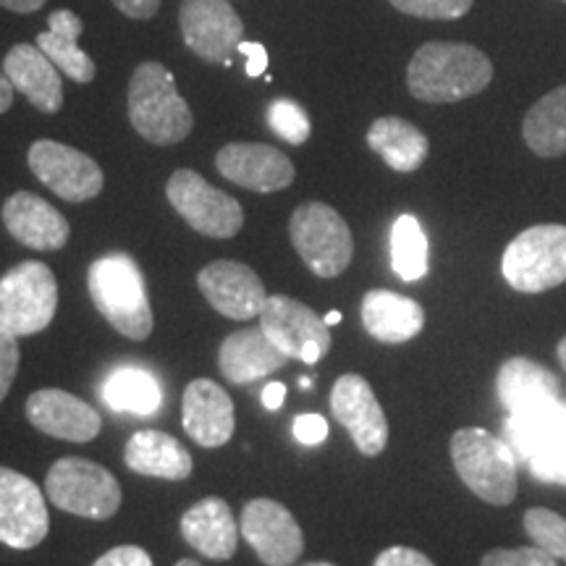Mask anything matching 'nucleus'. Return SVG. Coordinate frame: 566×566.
Wrapping results in <instances>:
<instances>
[{
  "mask_svg": "<svg viewBox=\"0 0 566 566\" xmlns=\"http://www.w3.org/2000/svg\"><path fill=\"white\" fill-rule=\"evenodd\" d=\"M493 80V63L475 45L424 42L407 66L412 97L430 105L459 103L480 95Z\"/></svg>",
  "mask_w": 566,
  "mask_h": 566,
  "instance_id": "f257e3e1",
  "label": "nucleus"
},
{
  "mask_svg": "<svg viewBox=\"0 0 566 566\" xmlns=\"http://www.w3.org/2000/svg\"><path fill=\"white\" fill-rule=\"evenodd\" d=\"M504 441L543 483L566 485V405L562 396L530 401L509 412Z\"/></svg>",
  "mask_w": 566,
  "mask_h": 566,
  "instance_id": "f03ea898",
  "label": "nucleus"
},
{
  "mask_svg": "<svg viewBox=\"0 0 566 566\" xmlns=\"http://www.w3.org/2000/svg\"><path fill=\"white\" fill-rule=\"evenodd\" d=\"M90 300L118 334L145 342L153 334V307L147 300L145 275L129 254L113 252L95 260L87 273Z\"/></svg>",
  "mask_w": 566,
  "mask_h": 566,
  "instance_id": "7ed1b4c3",
  "label": "nucleus"
},
{
  "mask_svg": "<svg viewBox=\"0 0 566 566\" xmlns=\"http://www.w3.org/2000/svg\"><path fill=\"white\" fill-rule=\"evenodd\" d=\"M129 122L142 139L171 147L192 134L195 116L176 90L174 74L158 61L134 69L129 82Z\"/></svg>",
  "mask_w": 566,
  "mask_h": 566,
  "instance_id": "20e7f679",
  "label": "nucleus"
},
{
  "mask_svg": "<svg viewBox=\"0 0 566 566\" xmlns=\"http://www.w3.org/2000/svg\"><path fill=\"white\" fill-rule=\"evenodd\" d=\"M457 475L478 499L493 506L512 504L516 495V457L506 441L483 428H462L451 438Z\"/></svg>",
  "mask_w": 566,
  "mask_h": 566,
  "instance_id": "39448f33",
  "label": "nucleus"
},
{
  "mask_svg": "<svg viewBox=\"0 0 566 566\" xmlns=\"http://www.w3.org/2000/svg\"><path fill=\"white\" fill-rule=\"evenodd\" d=\"M501 271L512 289L541 294L566 281V226L541 223L516 233L509 242Z\"/></svg>",
  "mask_w": 566,
  "mask_h": 566,
  "instance_id": "423d86ee",
  "label": "nucleus"
},
{
  "mask_svg": "<svg viewBox=\"0 0 566 566\" xmlns=\"http://www.w3.org/2000/svg\"><path fill=\"white\" fill-rule=\"evenodd\" d=\"M59 310V283L51 268L27 260L0 279V331L34 336L53 323Z\"/></svg>",
  "mask_w": 566,
  "mask_h": 566,
  "instance_id": "0eeeda50",
  "label": "nucleus"
},
{
  "mask_svg": "<svg viewBox=\"0 0 566 566\" xmlns=\"http://www.w3.org/2000/svg\"><path fill=\"white\" fill-rule=\"evenodd\" d=\"M45 493L55 509L84 520H111L122 509V485L103 464L63 457L45 478Z\"/></svg>",
  "mask_w": 566,
  "mask_h": 566,
  "instance_id": "6e6552de",
  "label": "nucleus"
},
{
  "mask_svg": "<svg viewBox=\"0 0 566 566\" xmlns=\"http://www.w3.org/2000/svg\"><path fill=\"white\" fill-rule=\"evenodd\" d=\"M292 244L317 279H336L354 258L349 223L325 202H304L289 221Z\"/></svg>",
  "mask_w": 566,
  "mask_h": 566,
  "instance_id": "1a4fd4ad",
  "label": "nucleus"
},
{
  "mask_svg": "<svg viewBox=\"0 0 566 566\" xmlns=\"http://www.w3.org/2000/svg\"><path fill=\"white\" fill-rule=\"evenodd\" d=\"M166 197L171 208L202 237L231 239L242 231V205L205 181L197 171L179 168L166 184Z\"/></svg>",
  "mask_w": 566,
  "mask_h": 566,
  "instance_id": "9d476101",
  "label": "nucleus"
},
{
  "mask_svg": "<svg viewBox=\"0 0 566 566\" xmlns=\"http://www.w3.org/2000/svg\"><path fill=\"white\" fill-rule=\"evenodd\" d=\"M260 328L289 359L315 365L331 352V325L313 307L292 296H268L260 313Z\"/></svg>",
  "mask_w": 566,
  "mask_h": 566,
  "instance_id": "9b49d317",
  "label": "nucleus"
},
{
  "mask_svg": "<svg viewBox=\"0 0 566 566\" xmlns=\"http://www.w3.org/2000/svg\"><path fill=\"white\" fill-rule=\"evenodd\" d=\"M179 27L184 45L197 59L221 63L226 69L244 40V21L229 0H181Z\"/></svg>",
  "mask_w": 566,
  "mask_h": 566,
  "instance_id": "f8f14e48",
  "label": "nucleus"
},
{
  "mask_svg": "<svg viewBox=\"0 0 566 566\" xmlns=\"http://www.w3.org/2000/svg\"><path fill=\"white\" fill-rule=\"evenodd\" d=\"M32 174L66 202H87L103 192V168L76 147L38 139L27 153Z\"/></svg>",
  "mask_w": 566,
  "mask_h": 566,
  "instance_id": "ddd939ff",
  "label": "nucleus"
},
{
  "mask_svg": "<svg viewBox=\"0 0 566 566\" xmlns=\"http://www.w3.org/2000/svg\"><path fill=\"white\" fill-rule=\"evenodd\" d=\"M51 530L45 495L30 478L0 467V543L13 551H30Z\"/></svg>",
  "mask_w": 566,
  "mask_h": 566,
  "instance_id": "4468645a",
  "label": "nucleus"
},
{
  "mask_svg": "<svg viewBox=\"0 0 566 566\" xmlns=\"http://www.w3.org/2000/svg\"><path fill=\"white\" fill-rule=\"evenodd\" d=\"M239 530L265 566H292L304 551L300 522L273 499H252L244 506Z\"/></svg>",
  "mask_w": 566,
  "mask_h": 566,
  "instance_id": "2eb2a0df",
  "label": "nucleus"
},
{
  "mask_svg": "<svg viewBox=\"0 0 566 566\" xmlns=\"http://www.w3.org/2000/svg\"><path fill=\"white\" fill-rule=\"evenodd\" d=\"M331 412L349 430L359 454L378 457L388 443V420L384 407L363 375H342L331 391Z\"/></svg>",
  "mask_w": 566,
  "mask_h": 566,
  "instance_id": "dca6fc26",
  "label": "nucleus"
},
{
  "mask_svg": "<svg viewBox=\"0 0 566 566\" xmlns=\"http://www.w3.org/2000/svg\"><path fill=\"white\" fill-rule=\"evenodd\" d=\"M216 168L223 179L250 192L273 195L292 187L294 163L279 147L260 145V142H231L218 150Z\"/></svg>",
  "mask_w": 566,
  "mask_h": 566,
  "instance_id": "f3484780",
  "label": "nucleus"
},
{
  "mask_svg": "<svg viewBox=\"0 0 566 566\" xmlns=\"http://www.w3.org/2000/svg\"><path fill=\"white\" fill-rule=\"evenodd\" d=\"M197 286L210 307L231 321H252L263 313L268 294L265 283L250 265L237 260H216L197 275Z\"/></svg>",
  "mask_w": 566,
  "mask_h": 566,
  "instance_id": "a211bd4d",
  "label": "nucleus"
},
{
  "mask_svg": "<svg viewBox=\"0 0 566 566\" xmlns=\"http://www.w3.org/2000/svg\"><path fill=\"white\" fill-rule=\"evenodd\" d=\"M27 420L40 433L71 443H90L101 433L103 420L97 409L80 396L61 388H40L27 399Z\"/></svg>",
  "mask_w": 566,
  "mask_h": 566,
  "instance_id": "6ab92c4d",
  "label": "nucleus"
},
{
  "mask_svg": "<svg viewBox=\"0 0 566 566\" xmlns=\"http://www.w3.org/2000/svg\"><path fill=\"white\" fill-rule=\"evenodd\" d=\"M181 424L187 436L202 449H218L229 443L237 428L229 391L208 378L192 380L184 391Z\"/></svg>",
  "mask_w": 566,
  "mask_h": 566,
  "instance_id": "aec40b11",
  "label": "nucleus"
},
{
  "mask_svg": "<svg viewBox=\"0 0 566 566\" xmlns=\"http://www.w3.org/2000/svg\"><path fill=\"white\" fill-rule=\"evenodd\" d=\"M3 223L19 244L34 252L63 250L71 237L63 212L32 192H17L3 202Z\"/></svg>",
  "mask_w": 566,
  "mask_h": 566,
  "instance_id": "412c9836",
  "label": "nucleus"
},
{
  "mask_svg": "<svg viewBox=\"0 0 566 566\" xmlns=\"http://www.w3.org/2000/svg\"><path fill=\"white\" fill-rule=\"evenodd\" d=\"M286 363V354L265 336L260 325L258 328L233 331L221 344V352H218V367H221L223 378L233 386L258 384V380L281 370Z\"/></svg>",
  "mask_w": 566,
  "mask_h": 566,
  "instance_id": "4be33fe9",
  "label": "nucleus"
},
{
  "mask_svg": "<svg viewBox=\"0 0 566 566\" xmlns=\"http://www.w3.org/2000/svg\"><path fill=\"white\" fill-rule=\"evenodd\" d=\"M239 530L233 520L231 506L218 495L197 501L192 509H187L181 516V537L192 546L197 554L212 562H229L239 548Z\"/></svg>",
  "mask_w": 566,
  "mask_h": 566,
  "instance_id": "5701e85b",
  "label": "nucleus"
},
{
  "mask_svg": "<svg viewBox=\"0 0 566 566\" xmlns=\"http://www.w3.org/2000/svg\"><path fill=\"white\" fill-rule=\"evenodd\" d=\"M3 71L13 90H19L38 111L59 113L63 108L61 69L38 45H30V42L13 45L6 53Z\"/></svg>",
  "mask_w": 566,
  "mask_h": 566,
  "instance_id": "b1692460",
  "label": "nucleus"
},
{
  "mask_svg": "<svg viewBox=\"0 0 566 566\" xmlns=\"http://www.w3.org/2000/svg\"><path fill=\"white\" fill-rule=\"evenodd\" d=\"M363 325L375 342L405 344L422 331L424 310L409 296L373 289L363 300Z\"/></svg>",
  "mask_w": 566,
  "mask_h": 566,
  "instance_id": "393cba45",
  "label": "nucleus"
},
{
  "mask_svg": "<svg viewBox=\"0 0 566 566\" xmlns=\"http://www.w3.org/2000/svg\"><path fill=\"white\" fill-rule=\"evenodd\" d=\"M124 462L132 472L160 480H187L192 475V454L163 430H139L124 449Z\"/></svg>",
  "mask_w": 566,
  "mask_h": 566,
  "instance_id": "a878e982",
  "label": "nucleus"
},
{
  "mask_svg": "<svg viewBox=\"0 0 566 566\" xmlns=\"http://www.w3.org/2000/svg\"><path fill=\"white\" fill-rule=\"evenodd\" d=\"M82 30H84V21L76 17L74 11L69 9L53 11L51 19H48V32L38 34L34 45H38L40 51L61 69V74L69 76V80L90 84L95 80L97 66L80 48Z\"/></svg>",
  "mask_w": 566,
  "mask_h": 566,
  "instance_id": "bb28decb",
  "label": "nucleus"
},
{
  "mask_svg": "<svg viewBox=\"0 0 566 566\" xmlns=\"http://www.w3.org/2000/svg\"><path fill=\"white\" fill-rule=\"evenodd\" d=\"M367 145L396 174L417 171L430 153V139L415 124H409L399 116L378 118L367 129Z\"/></svg>",
  "mask_w": 566,
  "mask_h": 566,
  "instance_id": "cd10ccee",
  "label": "nucleus"
},
{
  "mask_svg": "<svg viewBox=\"0 0 566 566\" xmlns=\"http://www.w3.org/2000/svg\"><path fill=\"white\" fill-rule=\"evenodd\" d=\"M495 391H499L501 405L509 412H516L530 401L562 396V386L548 367H541L527 357H512L501 365L499 375H495Z\"/></svg>",
  "mask_w": 566,
  "mask_h": 566,
  "instance_id": "c85d7f7f",
  "label": "nucleus"
},
{
  "mask_svg": "<svg viewBox=\"0 0 566 566\" xmlns=\"http://www.w3.org/2000/svg\"><path fill=\"white\" fill-rule=\"evenodd\" d=\"M103 399L113 412L150 417L163 405L160 384L145 367H116L103 384Z\"/></svg>",
  "mask_w": 566,
  "mask_h": 566,
  "instance_id": "c756f323",
  "label": "nucleus"
},
{
  "mask_svg": "<svg viewBox=\"0 0 566 566\" xmlns=\"http://www.w3.org/2000/svg\"><path fill=\"white\" fill-rule=\"evenodd\" d=\"M527 147L541 158L566 155V84L541 97L522 124Z\"/></svg>",
  "mask_w": 566,
  "mask_h": 566,
  "instance_id": "7c9ffc66",
  "label": "nucleus"
},
{
  "mask_svg": "<svg viewBox=\"0 0 566 566\" xmlns=\"http://www.w3.org/2000/svg\"><path fill=\"white\" fill-rule=\"evenodd\" d=\"M430 247L415 216H399L391 229V268L401 281L412 283L428 275Z\"/></svg>",
  "mask_w": 566,
  "mask_h": 566,
  "instance_id": "2f4dec72",
  "label": "nucleus"
},
{
  "mask_svg": "<svg viewBox=\"0 0 566 566\" xmlns=\"http://www.w3.org/2000/svg\"><path fill=\"white\" fill-rule=\"evenodd\" d=\"M265 118L275 137L294 147L304 145L310 139V134H313V122H310L307 111L296 101H289V97H279V101L268 105Z\"/></svg>",
  "mask_w": 566,
  "mask_h": 566,
  "instance_id": "473e14b6",
  "label": "nucleus"
},
{
  "mask_svg": "<svg viewBox=\"0 0 566 566\" xmlns=\"http://www.w3.org/2000/svg\"><path fill=\"white\" fill-rule=\"evenodd\" d=\"M525 530L535 546L566 562V520L562 514L551 512V509H530L525 514Z\"/></svg>",
  "mask_w": 566,
  "mask_h": 566,
  "instance_id": "72a5a7b5",
  "label": "nucleus"
},
{
  "mask_svg": "<svg viewBox=\"0 0 566 566\" xmlns=\"http://www.w3.org/2000/svg\"><path fill=\"white\" fill-rule=\"evenodd\" d=\"M396 11L409 13L417 19L433 21H454L470 13L475 0H388Z\"/></svg>",
  "mask_w": 566,
  "mask_h": 566,
  "instance_id": "f704fd0d",
  "label": "nucleus"
},
{
  "mask_svg": "<svg viewBox=\"0 0 566 566\" xmlns=\"http://www.w3.org/2000/svg\"><path fill=\"white\" fill-rule=\"evenodd\" d=\"M480 566H556V558L543 551L541 546L535 548H495L488 551Z\"/></svg>",
  "mask_w": 566,
  "mask_h": 566,
  "instance_id": "c9c22d12",
  "label": "nucleus"
},
{
  "mask_svg": "<svg viewBox=\"0 0 566 566\" xmlns=\"http://www.w3.org/2000/svg\"><path fill=\"white\" fill-rule=\"evenodd\" d=\"M19 342L17 336L0 331V405H3L6 394L11 391L13 378H17L19 370Z\"/></svg>",
  "mask_w": 566,
  "mask_h": 566,
  "instance_id": "e433bc0d",
  "label": "nucleus"
},
{
  "mask_svg": "<svg viewBox=\"0 0 566 566\" xmlns=\"http://www.w3.org/2000/svg\"><path fill=\"white\" fill-rule=\"evenodd\" d=\"M294 438L302 446H317L328 438V422L321 415H300L294 417Z\"/></svg>",
  "mask_w": 566,
  "mask_h": 566,
  "instance_id": "4c0bfd02",
  "label": "nucleus"
},
{
  "mask_svg": "<svg viewBox=\"0 0 566 566\" xmlns=\"http://www.w3.org/2000/svg\"><path fill=\"white\" fill-rule=\"evenodd\" d=\"M92 566H153V558L139 546H116L105 551Z\"/></svg>",
  "mask_w": 566,
  "mask_h": 566,
  "instance_id": "58836bf2",
  "label": "nucleus"
},
{
  "mask_svg": "<svg viewBox=\"0 0 566 566\" xmlns=\"http://www.w3.org/2000/svg\"><path fill=\"white\" fill-rule=\"evenodd\" d=\"M373 566H436L428 556L420 551L407 548V546H394L386 548L384 554L375 558Z\"/></svg>",
  "mask_w": 566,
  "mask_h": 566,
  "instance_id": "ea45409f",
  "label": "nucleus"
},
{
  "mask_svg": "<svg viewBox=\"0 0 566 566\" xmlns=\"http://www.w3.org/2000/svg\"><path fill=\"white\" fill-rule=\"evenodd\" d=\"M237 53H242L247 59V76L250 80H258V76L265 74L268 69V51L265 45H260V42H239Z\"/></svg>",
  "mask_w": 566,
  "mask_h": 566,
  "instance_id": "a19ab883",
  "label": "nucleus"
},
{
  "mask_svg": "<svg viewBox=\"0 0 566 566\" xmlns=\"http://www.w3.org/2000/svg\"><path fill=\"white\" fill-rule=\"evenodd\" d=\"M124 17H129L134 21H150L155 13H158L163 0H111Z\"/></svg>",
  "mask_w": 566,
  "mask_h": 566,
  "instance_id": "79ce46f5",
  "label": "nucleus"
},
{
  "mask_svg": "<svg viewBox=\"0 0 566 566\" xmlns=\"http://www.w3.org/2000/svg\"><path fill=\"white\" fill-rule=\"evenodd\" d=\"M283 401H286V386L279 384V380H271V384L263 388V405H265V409H271V412H275V409H279Z\"/></svg>",
  "mask_w": 566,
  "mask_h": 566,
  "instance_id": "37998d69",
  "label": "nucleus"
},
{
  "mask_svg": "<svg viewBox=\"0 0 566 566\" xmlns=\"http://www.w3.org/2000/svg\"><path fill=\"white\" fill-rule=\"evenodd\" d=\"M0 6L13 13H34L45 6V0H0Z\"/></svg>",
  "mask_w": 566,
  "mask_h": 566,
  "instance_id": "c03bdc74",
  "label": "nucleus"
},
{
  "mask_svg": "<svg viewBox=\"0 0 566 566\" xmlns=\"http://www.w3.org/2000/svg\"><path fill=\"white\" fill-rule=\"evenodd\" d=\"M13 105V84L9 76H6V71L0 69V113L11 111Z\"/></svg>",
  "mask_w": 566,
  "mask_h": 566,
  "instance_id": "a18cd8bd",
  "label": "nucleus"
},
{
  "mask_svg": "<svg viewBox=\"0 0 566 566\" xmlns=\"http://www.w3.org/2000/svg\"><path fill=\"white\" fill-rule=\"evenodd\" d=\"M556 354H558V363L564 365V370H566V336L562 338V342H558V349H556Z\"/></svg>",
  "mask_w": 566,
  "mask_h": 566,
  "instance_id": "49530a36",
  "label": "nucleus"
},
{
  "mask_svg": "<svg viewBox=\"0 0 566 566\" xmlns=\"http://www.w3.org/2000/svg\"><path fill=\"white\" fill-rule=\"evenodd\" d=\"M325 323H328V325H338V323H342V313H338V310H334V313L325 315Z\"/></svg>",
  "mask_w": 566,
  "mask_h": 566,
  "instance_id": "de8ad7c7",
  "label": "nucleus"
},
{
  "mask_svg": "<svg viewBox=\"0 0 566 566\" xmlns=\"http://www.w3.org/2000/svg\"><path fill=\"white\" fill-rule=\"evenodd\" d=\"M176 566H202V564L195 562V558H181V562L176 564Z\"/></svg>",
  "mask_w": 566,
  "mask_h": 566,
  "instance_id": "09e8293b",
  "label": "nucleus"
},
{
  "mask_svg": "<svg viewBox=\"0 0 566 566\" xmlns=\"http://www.w3.org/2000/svg\"><path fill=\"white\" fill-rule=\"evenodd\" d=\"M300 388H302V391H307V388H313V378H302V380H300Z\"/></svg>",
  "mask_w": 566,
  "mask_h": 566,
  "instance_id": "8fccbe9b",
  "label": "nucleus"
},
{
  "mask_svg": "<svg viewBox=\"0 0 566 566\" xmlns=\"http://www.w3.org/2000/svg\"><path fill=\"white\" fill-rule=\"evenodd\" d=\"M315 566H331V564H315Z\"/></svg>",
  "mask_w": 566,
  "mask_h": 566,
  "instance_id": "3c124183",
  "label": "nucleus"
}]
</instances>
